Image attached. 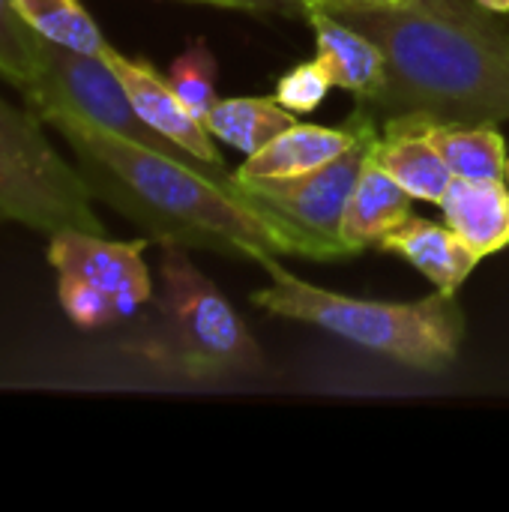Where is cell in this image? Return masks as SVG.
Wrapping results in <instances>:
<instances>
[{
  "instance_id": "6da1fadb",
  "label": "cell",
  "mask_w": 509,
  "mask_h": 512,
  "mask_svg": "<svg viewBox=\"0 0 509 512\" xmlns=\"http://www.w3.org/2000/svg\"><path fill=\"white\" fill-rule=\"evenodd\" d=\"M57 129L93 201L135 222L159 246L219 252L231 258H312L339 261L342 249L264 207L243 183L222 180L183 159L135 144L69 114L42 120Z\"/></svg>"
},
{
  "instance_id": "7a4b0ae2",
  "label": "cell",
  "mask_w": 509,
  "mask_h": 512,
  "mask_svg": "<svg viewBox=\"0 0 509 512\" xmlns=\"http://www.w3.org/2000/svg\"><path fill=\"white\" fill-rule=\"evenodd\" d=\"M309 9L330 12L381 48L387 78L366 102L372 111L465 126L509 120V21L501 12L477 0H336Z\"/></svg>"
},
{
  "instance_id": "e0dca14e",
  "label": "cell",
  "mask_w": 509,
  "mask_h": 512,
  "mask_svg": "<svg viewBox=\"0 0 509 512\" xmlns=\"http://www.w3.org/2000/svg\"><path fill=\"white\" fill-rule=\"evenodd\" d=\"M426 135L450 165L453 177L462 180H504L507 144L495 126H465L426 120Z\"/></svg>"
},
{
  "instance_id": "4fadbf2b",
  "label": "cell",
  "mask_w": 509,
  "mask_h": 512,
  "mask_svg": "<svg viewBox=\"0 0 509 512\" xmlns=\"http://www.w3.org/2000/svg\"><path fill=\"white\" fill-rule=\"evenodd\" d=\"M303 15L315 27L318 60L327 69L333 87L354 93L360 102H372L381 93L384 78H387L381 48L369 36L354 30L351 24L333 18L330 12L306 9Z\"/></svg>"
},
{
  "instance_id": "7c38bea8",
  "label": "cell",
  "mask_w": 509,
  "mask_h": 512,
  "mask_svg": "<svg viewBox=\"0 0 509 512\" xmlns=\"http://www.w3.org/2000/svg\"><path fill=\"white\" fill-rule=\"evenodd\" d=\"M372 153L411 192L414 201H444L453 183V171L429 141L423 117H387Z\"/></svg>"
},
{
  "instance_id": "ba28073f",
  "label": "cell",
  "mask_w": 509,
  "mask_h": 512,
  "mask_svg": "<svg viewBox=\"0 0 509 512\" xmlns=\"http://www.w3.org/2000/svg\"><path fill=\"white\" fill-rule=\"evenodd\" d=\"M0 219L18 222L39 234H57L78 228L105 234L102 219L93 210V195L84 183H69L45 174L24 156L0 144Z\"/></svg>"
},
{
  "instance_id": "9c48e42d",
  "label": "cell",
  "mask_w": 509,
  "mask_h": 512,
  "mask_svg": "<svg viewBox=\"0 0 509 512\" xmlns=\"http://www.w3.org/2000/svg\"><path fill=\"white\" fill-rule=\"evenodd\" d=\"M105 60L111 63V69L117 72L123 90L129 93L138 117L153 126L156 132H162L165 138H171L174 144H180L183 150H189L198 162L225 171V162L213 144V135L204 129V123L183 105V99L177 96V90L171 87L168 78L159 75V69L144 60V57H126L117 48L105 51Z\"/></svg>"
},
{
  "instance_id": "30bf717a",
  "label": "cell",
  "mask_w": 509,
  "mask_h": 512,
  "mask_svg": "<svg viewBox=\"0 0 509 512\" xmlns=\"http://www.w3.org/2000/svg\"><path fill=\"white\" fill-rule=\"evenodd\" d=\"M375 246L381 252L405 258L435 285V291L447 297H456L471 270L483 261L447 222L438 225L414 213L405 216L396 228H390Z\"/></svg>"
},
{
  "instance_id": "8992f818",
  "label": "cell",
  "mask_w": 509,
  "mask_h": 512,
  "mask_svg": "<svg viewBox=\"0 0 509 512\" xmlns=\"http://www.w3.org/2000/svg\"><path fill=\"white\" fill-rule=\"evenodd\" d=\"M375 111L360 102L354 108V144L330 159L327 165L300 174V177H285V180H258V183H243L264 207L273 213L285 216L288 222L300 225L312 237L342 249L351 255V249L342 243V216L351 201V192L357 186V177L363 171V162L369 159L375 141H378V126H375Z\"/></svg>"
},
{
  "instance_id": "44dd1931",
  "label": "cell",
  "mask_w": 509,
  "mask_h": 512,
  "mask_svg": "<svg viewBox=\"0 0 509 512\" xmlns=\"http://www.w3.org/2000/svg\"><path fill=\"white\" fill-rule=\"evenodd\" d=\"M216 57L207 48L204 39H195L183 48V54L171 63L168 81L177 90V96L183 99V105L204 123V117L210 114V108L219 102L216 96Z\"/></svg>"
},
{
  "instance_id": "5b68a950",
  "label": "cell",
  "mask_w": 509,
  "mask_h": 512,
  "mask_svg": "<svg viewBox=\"0 0 509 512\" xmlns=\"http://www.w3.org/2000/svg\"><path fill=\"white\" fill-rule=\"evenodd\" d=\"M24 99H27V111H33L39 120H45L51 114H69L81 123L108 129L135 144H144L165 156L183 159V162H189L201 171H210L222 180H237L234 171L225 174V171H216V168L198 162L189 150H183L180 144H174L171 138H165L162 132L147 126L138 117L129 93L123 90L117 72L111 69V63L105 57L81 54V51L54 45L39 36V78L24 93Z\"/></svg>"
},
{
  "instance_id": "cb8c5ba5",
  "label": "cell",
  "mask_w": 509,
  "mask_h": 512,
  "mask_svg": "<svg viewBox=\"0 0 509 512\" xmlns=\"http://www.w3.org/2000/svg\"><path fill=\"white\" fill-rule=\"evenodd\" d=\"M192 3H210L219 9H237L255 15H303L300 0H192Z\"/></svg>"
},
{
  "instance_id": "3957f363",
  "label": "cell",
  "mask_w": 509,
  "mask_h": 512,
  "mask_svg": "<svg viewBox=\"0 0 509 512\" xmlns=\"http://www.w3.org/2000/svg\"><path fill=\"white\" fill-rule=\"evenodd\" d=\"M261 267L270 273V285L258 288L252 303L270 315L321 327L420 372H444L459 357L465 318L459 303L441 291L417 303H378L309 285L273 255Z\"/></svg>"
},
{
  "instance_id": "8fae6325",
  "label": "cell",
  "mask_w": 509,
  "mask_h": 512,
  "mask_svg": "<svg viewBox=\"0 0 509 512\" xmlns=\"http://www.w3.org/2000/svg\"><path fill=\"white\" fill-rule=\"evenodd\" d=\"M354 117L342 126H315V123H294L267 141L258 153H252L237 171V183H258V180H285L309 174L354 144Z\"/></svg>"
},
{
  "instance_id": "7402d4cb",
  "label": "cell",
  "mask_w": 509,
  "mask_h": 512,
  "mask_svg": "<svg viewBox=\"0 0 509 512\" xmlns=\"http://www.w3.org/2000/svg\"><path fill=\"white\" fill-rule=\"evenodd\" d=\"M57 300L63 312L69 315V321L81 330H102V327L123 321L117 306L105 294H99L96 288L72 276H57Z\"/></svg>"
},
{
  "instance_id": "9a60e30c",
  "label": "cell",
  "mask_w": 509,
  "mask_h": 512,
  "mask_svg": "<svg viewBox=\"0 0 509 512\" xmlns=\"http://www.w3.org/2000/svg\"><path fill=\"white\" fill-rule=\"evenodd\" d=\"M438 207L444 210V222L480 258L509 246V186L504 180L453 177Z\"/></svg>"
},
{
  "instance_id": "ac0fdd59",
  "label": "cell",
  "mask_w": 509,
  "mask_h": 512,
  "mask_svg": "<svg viewBox=\"0 0 509 512\" xmlns=\"http://www.w3.org/2000/svg\"><path fill=\"white\" fill-rule=\"evenodd\" d=\"M12 3L33 33L54 45L93 57H105V51L111 48L81 0H12Z\"/></svg>"
},
{
  "instance_id": "ffe728a7",
  "label": "cell",
  "mask_w": 509,
  "mask_h": 512,
  "mask_svg": "<svg viewBox=\"0 0 509 512\" xmlns=\"http://www.w3.org/2000/svg\"><path fill=\"white\" fill-rule=\"evenodd\" d=\"M0 78L27 93L39 78V36L12 0H0Z\"/></svg>"
},
{
  "instance_id": "d4e9b609",
  "label": "cell",
  "mask_w": 509,
  "mask_h": 512,
  "mask_svg": "<svg viewBox=\"0 0 509 512\" xmlns=\"http://www.w3.org/2000/svg\"><path fill=\"white\" fill-rule=\"evenodd\" d=\"M321 3H336V0H300V9L321 6ZM345 3H405V0H345Z\"/></svg>"
},
{
  "instance_id": "2e32d148",
  "label": "cell",
  "mask_w": 509,
  "mask_h": 512,
  "mask_svg": "<svg viewBox=\"0 0 509 512\" xmlns=\"http://www.w3.org/2000/svg\"><path fill=\"white\" fill-rule=\"evenodd\" d=\"M297 123V114L279 105L276 96H234L219 99L204 117V129L225 141L228 147L243 150L246 156L258 153L267 141Z\"/></svg>"
},
{
  "instance_id": "d6986e66",
  "label": "cell",
  "mask_w": 509,
  "mask_h": 512,
  "mask_svg": "<svg viewBox=\"0 0 509 512\" xmlns=\"http://www.w3.org/2000/svg\"><path fill=\"white\" fill-rule=\"evenodd\" d=\"M0 144L18 156H24L27 162H33L36 168H42L45 174L57 177V180H69V183H84L78 168L69 165L45 138L42 120L33 111H18L15 105H9L0 96Z\"/></svg>"
},
{
  "instance_id": "277c9868",
  "label": "cell",
  "mask_w": 509,
  "mask_h": 512,
  "mask_svg": "<svg viewBox=\"0 0 509 512\" xmlns=\"http://www.w3.org/2000/svg\"><path fill=\"white\" fill-rule=\"evenodd\" d=\"M156 324L129 345L165 375L216 384L264 372V354L228 297L195 267L189 249L162 246Z\"/></svg>"
},
{
  "instance_id": "484cf974",
  "label": "cell",
  "mask_w": 509,
  "mask_h": 512,
  "mask_svg": "<svg viewBox=\"0 0 509 512\" xmlns=\"http://www.w3.org/2000/svg\"><path fill=\"white\" fill-rule=\"evenodd\" d=\"M477 3L486 6V9H492V12H501V15L509 12V0H477Z\"/></svg>"
},
{
  "instance_id": "5bb4252c",
  "label": "cell",
  "mask_w": 509,
  "mask_h": 512,
  "mask_svg": "<svg viewBox=\"0 0 509 512\" xmlns=\"http://www.w3.org/2000/svg\"><path fill=\"white\" fill-rule=\"evenodd\" d=\"M405 216H411V192L375 159V153H369L342 216V243L357 255L366 246H375Z\"/></svg>"
},
{
  "instance_id": "52a82bcc",
  "label": "cell",
  "mask_w": 509,
  "mask_h": 512,
  "mask_svg": "<svg viewBox=\"0 0 509 512\" xmlns=\"http://www.w3.org/2000/svg\"><path fill=\"white\" fill-rule=\"evenodd\" d=\"M144 240H108L105 234H90L78 228H63L48 240V264L57 276L81 279L84 285L105 294L120 318L135 315L153 300L150 270L144 264Z\"/></svg>"
},
{
  "instance_id": "603a6c76",
  "label": "cell",
  "mask_w": 509,
  "mask_h": 512,
  "mask_svg": "<svg viewBox=\"0 0 509 512\" xmlns=\"http://www.w3.org/2000/svg\"><path fill=\"white\" fill-rule=\"evenodd\" d=\"M330 87H333V81H330L327 69L321 66V60L315 57L309 63L294 66L291 72H285L279 78L276 99H279V105H285L294 114H309L324 102Z\"/></svg>"
}]
</instances>
